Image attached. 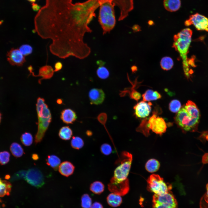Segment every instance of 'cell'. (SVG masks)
<instances>
[{
    "instance_id": "cell-41",
    "label": "cell",
    "mask_w": 208,
    "mask_h": 208,
    "mask_svg": "<svg viewBox=\"0 0 208 208\" xmlns=\"http://www.w3.org/2000/svg\"><path fill=\"white\" fill-rule=\"evenodd\" d=\"M90 208H103L102 205L98 202H95L92 204Z\"/></svg>"
},
{
    "instance_id": "cell-22",
    "label": "cell",
    "mask_w": 208,
    "mask_h": 208,
    "mask_svg": "<svg viewBox=\"0 0 208 208\" xmlns=\"http://www.w3.org/2000/svg\"><path fill=\"white\" fill-rule=\"evenodd\" d=\"M97 62V64L99 66L96 70L97 76L102 79L107 78L109 76V73L107 68L103 66L104 62L102 61L99 60Z\"/></svg>"
},
{
    "instance_id": "cell-25",
    "label": "cell",
    "mask_w": 208,
    "mask_h": 208,
    "mask_svg": "<svg viewBox=\"0 0 208 208\" xmlns=\"http://www.w3.org/2000/svg\"><path fill=\"white\" fill-rule=\"evenodd\" d=\"M160 164L157 160L152 159L148 160L146 164L145 167L148 172L152 173L157 171L160 167Z\"/></svg>"
},
{
    "instance_id": "cell-16",
    "label": "cell",
    "mask_w": 208,
    "mask_h": 208,
    "mask_svg": "<svg viewBox=\"0 0 208 208\" xmlns=\"http://www.w3.org/2000/svg\"><path fill=\"white\" fill-rule=\"evenodd\" d=\"M54 70L51 66L46 65L40 67L38 75H35L32 74L35 77H41L42 78L38 80V83L41 84V81L43 79H51L53 76Z\"/></svg>"
},
{
    "instance_id": "cell-38",
    "label": "cell",
    "mask_w": 208,
    "mask_h": 208,
    "mask_svg": "<svg viewBox=\"0 0 208 208\" xmlns=\"http://www.w3.org/2000/svg\"><path fill=\"white\" fill-rule=\"evenodd\" d=\"M131 96L132 98L138 101L140 99L141 96L139 92L134 90L132 92Z\"/></svg>"
},
{
    "instance_id": "cell-4",
    "label": "cell",
    "mask_w": 208,
    "mask_h": 208,
    "mask_svg": "<svg viewBox=\"0 0 208 208\" xmlns=\"http://www.w3.org/2000/svg\"><path fill=\"white\" fill-rule=\"evenodd\" d=\"M115 5L114 0H110L103 3L100 6L99 21L103 35L109 33L115 26Z\"/></svg>"
},
{
    "instance_id": "cell-6",
    "label": "cell",
    "mask_w": 208,
    "mask_h": 208,
    "mask_svg": "<svg viewBox=\"0 0 208 208\" xmlns=\"http://www.w3.org/2000/svg\"><path fill=\"white\" fill-rule=\"evenodd\" d=\"M156 113L154 112L151 116L148 119L144 120L138 127L139 131L146 137L150 135V130L161 135L166 131V122L163 118L157 116Z\"/></svg>"
},
{
    "instance_id": "cell-23",
    "label": "cell",
    "mask_w": 208,
    "mask_h": 208,
    "mask_svg": "<svg viewBox=\"0 0 208 208\" xmlns=\"http://www.w3.org/2000/svg\"><path fill=\"white\" fill-rule=\"evenodd\" d=\"M142 97L143 101H149L159 99L161 98V96L157 91L148 90L142 94Z\"/></svg>"
},
{
    "instance_id": "cell-32",
    "label": "cell",
    "mask_w": 208,
    "mask_h": 208,
    "mask_svg": "<svg viewBox=\"0 0 208 208\" xmlns=\"http://www.w3.org/2000/svg\"><path fill=\"white\" fill-rule=\"evenodd\" d=\"M81 206L83 208H90L92 205L91 198L88 194H84L81 198Z\"/></svg>"
},
{
    "instance_id": "cell-5",
    "label": "cell",
    "mask_w": 208,
    "mask_h": 208,
    "mask_svg": "<svg viewBox=\"0 0 208 208\" xmlns=\"http://www.w3.org/2000/svg\"><path fill=\"white\" fill-rule=\"evenodd\" d=\"M192 35V30L189 28H186L174 37L173 47L180 54L183 60V68L189 67L187 55L191 41Z\"/></svg>"
},
{
    "instance_id": "cell-40",
    "label": "cell",
    "mask_w": 208,
    "mask_h": 208,
    "mask_svg": "<svg viewBox=\"0 0 208 208\" xmlns=\"http://www.w3.org/2000/svg\"><path fill=\"white\" fill-rule=\"evenodd\" d=\"M62 67L63 65L62 62L59 61L57 62L55 64L54 72H57L60 71L62 69Z\"/></svg>"
},
{
    "instance_id": "cell-1",
    "label": "cell",
    "mask_w": 208,
    "mask_h": 208,
    "mask_svg": "<svg viewBox=\"0 0 208 208\" xmlns=\"http://www.w3.org/2000/svg\"><path fill=\"white\" fill-rule=\"evenodd\" d=\"M106 0L74 4L72 0H46L35 17L38 34L51 40L49 51L58 57L85 59L91 49L84 40V35L92 32L89 25L96 16V10Z\"/></svg>"
},
{
    "instance_id": "cell-15",
    "label": "cell",
    "mask_w": 208,
    "mask_h": 208,
    "mask_svg": "<svg viewBox=\"0 0 208 208\" xmlns=\"http://www.w3.org/2000/svg\"><path fill=\"white\" fill-rule=\"evenodd\" d=\"M88 95L91 103L97 105L101 104L103 102L105 96L102 89L96 88L91 89L89 92Z\"/></svg>"
},
{
    "instance_id": "cell-30",
    "label": "cell",
    "mask_w": 208,
    "mask_h": 208,
    "mask_svg": "<svg viewBox=\"0 0 208 208\" xmlns=\"http://www.w3.org/2000/svg\"><path fill=\"white\" fill-rule=\"evenodd\" d=\"M20 139L22 144L25 146H29L33 143V136L29 132H26L23 134Z\"/></svg>"
},
{
    "instance_id": "cell-26",
    "label": "cell",
    "mask_w": 208,
    "mask_h": 208,
    "mask_svg": "<svg viewBox=\"0 0 208 208\" xmlns=\"http://www.w3.org/2000/svg\"><path fill=\"white\" fill-rule=\"evenodd\" d=\"M73 135V131L68 126H64L62 127L60 129L58 136L61 139L65 140L70 139Z\"/></svg>"
},
{
    "instance_id": "cell-28",
    "label": "cell",
    "mask_w": 208,
    "mask_h": 208,
    "mask_svg": "<svg viewBox=\"0 0 208 208\" xmlns=\"http://www.w3.org/2000/svg\"><path fill=\"white\" fill-rule=\"evenodd\" d=\"M105 186L103 183L98 181H96L92 183L90 186V190L93 193L100 194L104 191Z\"/></svg>"
},
{
    "instance_id": "cell-17",
    "label": "cell",
    "mask_w": 208,
    "mask_h": 208,
    "mask_svg": "<svg viewBox=\"0 0 208 208\" xmlns=\"http://www.w3.org/2000/svg\"><path fill=\"white\" fill-rule=\"evenodd\" d=\"M77 118L76 113L70 109H64L61 112L60 118L64 123L66 124H73Z\"/></svg>"
},
{
    "instance_id": "cell-18",
    "label": "cell",
    "mask_w": 208,
    "mask_h": 208,
    "mask_svg": "<svg viewBox=\"0 0 208 208\" xmlns=\"http://www.w3.org/2000/svg\"><path fill=\"white\" fill-rule=\"evenodd\" d=\"M58 168L59 172L61 174L67 177L73 173L75 167L71 162L65 161L60 164Z\"/></svg>"
},
{
    "instance_id": "cell-24",
    "label": "cell",
    "mask_w": 208,
    "mask_h": 208,
    "mask_svg": "<svg viewBox=\"0 0 208 208\" xmlns=\"http://www.w3.org/2000/svg\"><path fill=\"white\" fill-rule=\"evenodd\" d=\"M47 164L55 171H57L60 164L61 160L57 156L54 155H48L46 159Z\"/></svg>"
},
{
    "instance_id": "cell-36",
    "label": "cell",
    "mask_w": 208,
    "mask_h": 208,
    "mask_svg": "<svg viewBox=\"0 0 208 208\" xmlns=\"http://www.w3.org/2000/svg\"><path fill=\"white\" fill-rule=\"evenodd\" d=\"M10 154L7 151L0 152V164L1 165H5L10 161Z\"/></svg>"
},
{
    "instance_id": "cell-12",
    "label": "cell",
    "mask_w": 208,
    "mask_h": 208,
    "mask_svg": "<svg viewBox=\"0 0 208 208\" xmlns=\"http://www.w3.org/2000/svg\"><path fill=\"white\" fill-rule=\"evenodd\" d=\"M7 60L10 64L22 66L26 62L25 57L18 49H12L7 54Z\"/></svg>"
},
{
    "instance_id": "cell-39",
    "label": "cell",
    "mask_w": 208,
    "mask_h": 208,
    "mask_svg": "<svg viewBox=\"0 0 208 208\" xmlns=\"http://www.w3.org/2000/svg\"><path fill=\"white\" fill-rule=\"evenodd\" d=\"M199 207L200 208H208V203L205 201L203 196L200 201Z\"/></svg>"
},
{
    "instance_id": "cell-45",
    "label": "cell",
    "mask_w": 208,
    "mask_h": 208,
    "mask_svg": "<svg viewBox=\"0 0 208 208\" xmlns=\"http://www.w3.org/2000/svg\"><path fill=\"white\" fill-rule=\"evenodd\" d=\"M32 159L34 160H37L39 159V157L38 155L35 153L33 154L31 156Z\"/></svg>"
},
{
    "instance_id": "cell-21",
    "label": "cell",
    "mask_w": 208,
    "mask_h": 208,
    "mask_svg": "<svg viewBox=\"0 0 208 208\" xmlns=\"http://www.w3.org/2000/svg\"><path fill=\"white\" fill-rule=\"evenodd\" d=\"M11 188L12 185L9 181L0 178V197L9 195Z\"/></svg>"
},
{
    "instance_id": "cell-48",
    "label": "cell",
    "mask_w": 208,
    "mask_h": 208,
    "mask_svg": "<svg viewBox=\"0 0 208 208\" xmlns=\"http://www.w3.org/2000/svg\"><path fill=\"white\" fill-rule=\"evenodd\" d=\"M27 0L28 1H29V2L32 3H34L35 2H36V0Z\"/></svg>"
},
{
    "instance_id": "cell-46",
    "label": "cell",
    "mask_w": 208,
    "mask_h": 208,
    "mask_svg": "<svg viewBox=\"0 0 208 208\" xmlns=\"http://www.w3.org/2000/svg\"><path fill=\"white\" fill-rule=\"evenodd\" d=\"M132 29L135 31H139L140 30V27L138 25H135L134 26Z\"/></svg>"
},
{
    "instance_id": "cell-29",
    "label": "cell",
    "mask_w": 208,
    "mask_h": 208,
    "mask_svg": "<svg viewBox=\"0 0 208 208\" xmlns=\"http://www.w3.org/2000/svg\"><path fill=\"white\" fill-rule=\"evenodd\" d=\"M160 65L162 68L164 70H169L173 66V60L171 58L168 57H164L161 61Z\"/></svg>"
},
{
    "instance_id": "cell-10",
    "label": "cell",
    "mask_w": 208,
    "mask_h": 208,
    "mask_svg": "<svg viewBox=\"0 0 208 208\" xmlns=\"http://www.w3.org/2000/svg\"><path fill=\"white\" fill-rule=\"evenodd\" d=\"M25 179L29 184L37 188L42 187L45 183L43 173L36 168H31L27 171Z\"/></svg>"
},
{
    "instance_id": "cell-33",
    "label": "cell",
    "mask_w": 208,
    "mask_h": 208,
    "mask_svg": "<svg viewBox=\"0 0 208 208\" xmlns=\"http://www.w3.org/2000/svg\"><path fill=\"white\" fill-rule=\"evenodd\" d=\"M181 107L180 102L178 100L174 99L172 100L169 105V110L173 113H177Z\"/></svg>"
},
{
    "instance_id": "cell-19",
    "label": "cell",
    "mask_w": 208,
    "mask_h": 208,
    "mask_svg": "<svg viewBox=\"0 0 208 208\" xmlns=\"http://www.w3.org/2000/svg\"><path fill=\"white\" fill-rule=\"evenodd\" d=\"M163 4L165 8L170 12L177 11L181 6V0H164Z\"/></svg>"
},
{
    "instance_id": "cell-2",
    "label": "cell",
    "mask_w": 208,
    "mask_h": 208,
    "mask_svg": "<svg viewBox=\"0 0 208 208\" xmlns=\"http://www.w3.org/2000/svg\"><path fill=\"white\" fill-rule=\"evenodd\" d=\"M200 116V111L196 104L189 100L177 112L174 119L183 132H194L197 130Z\"/></svg>"
},
{
    "instance_id": "cell-3",
    "label": "cell",
    "mask_w": 208,
    "mask_h": 208,
    "mask_svg": "<svg viewBox=\"0 0 208 208\" xmlns=\"http://www.w3.org/2000/svg\"><path fill=\"white\" fill-rule=\"evenodd\" d=\"M36 109L38 118V130L35 138L36 144L42 140L51 122L52 117L49 109L44 99L40 97L37 99Z\"/></svg>"
},
{
    "instance_id": "cell-42",
    "label": "cell",
    "mask_w": 208,
    "mask_h": 208,
    "mask_svg": "<svg viewBox=\"0 0 208 208\" xmlns=\"http://www.w3.org/2000/svg\"><path fill=\"white\" fill-rule=\"evenodd\" d=\"M202 163L203 164L208 163V153H205L203 156Z\"/></svg>"
},
{
    "instance_id": "cell-14",
    "label": "cell",
    "mask_w": 208,
    "mask_h": 208,
    "mask_svg": "<svg viewBox=\"0 0 208 208\" xmlns=\"http://www.w3.org/2000/svg\"><path fill=\"white\" fill-rule=\"evenodd\" d=\"M152 103L142 101L138 103L133 107L136 116L140 118H145L148 116L151 111Z\"/></svg>"
},
{
    "instance_id": "cell-20",
    "label": "cell",
    "mask_w": 208,
    "mask_h": 208,
    "mask_svg": "<svg viewBox=\"0 0 208 208\" xmlns=\"http://www.w3.org/2000/svg\"><path fill=\"white\" fill-rule=\"evenodd\" d=\"M107 201L108 205L111 207H117L121 204L122 199L121 196L112 193L107 196Z\"/></svg>"
},
{
    "instance_id": "cell-37",
    "label": "cell",
    "mask_w": 208,
    "mask_h": 208,
    "mask_svg": "<svg viewBox=\"0 0 208 208\" xmlns=\"http://www.w3.org/2000/svg\"><path fill=\"white\" fill-rule=\"evenodd\" d=\"M100 150L101 152L105 155H110L112 151L111 146L107 143L102 144L101 146Z\"/></svg>"
},
{
    "instance_id": "cell-34",
    "label": "cell",
    "mask_w": 208,
    "mask_h": 208,
    "mask_svg": "<svg viewBox=\"0 0 208 208\" xmlns=\"http://www.w3.org/2000/svg\"><path fill=\"white\" fill-rule=\"evenodd\" d=\"M24 56H26L31 54L33 52L32 47L28 44H23L20 47L19 49Z\"/></svg>"
},
{
    "instance_id": "cell-27",
    "label": "cell",
    "mask_w": 208,
    "mask_h": 208,
    "mask_svg": "<svg viewBox=\"0 0 208 208\" xmlns=\"http://www.w3.org/2000/svg\"><path fill=\"white\" fill-rule=\"evenodd\" d=\"M10 150L12 155L16 157H21L24 153L22 146L16 142H13L11 144Z\"/></svg>"
},
{
    "instance_id": "cell-44",
    "label": "cell",
    "mask_w": 208,
    "mask_h": 208,
    "mask_svg": "<svg viewBox=\"0 0 208 208\" xmlns=\"http://www.w3.org/2000/svg\"><path fill=\"white\" fill-rule=\"evenodd\" d=\"M206 192L203 195L205 201L208 203V183L206 185Z\"/></svg>"
},
{
    "instance_id": "cell-13",
    "label": "cell",
    "mask_w": 208,
    "mask_h": 208,
    "mask_svg": "<svg viewBox=\"0 0 208 208\" xmlns=\"http://www.w3.org/2000/svg\"><path fill=\"white\" fill-rule=\"evenodd\" d=\"M109 191L120 196L127 194L129 190L128 179L122 182L117 183H110L108 185Z\"/></svg>"
},
{
    "instance_id": "cell-11",
    "label": "cell",
    "mask_w": 208,
    "mask_h": 208,
    "mask_svg": "<svg viewBox=\"0 0 208 208\" xmlns=\"http://www.w3.org/2000/svg\"><path fill=\"white\" fill-rule=\"evenodd\" d=\"M186 26L193 25L198 30H204L208 32V18L199 13L190 16L185 22Z\"/></svg>"
},
{
    "instance_id": "cell-49",
    "label": "cell",
    "mask_w": 208,
    "mask_h": 208,
    "mask_svg": "<svg viewBox=\"0 0 208 208\" xmlns=\"http://www.w3.org/2000/svg\"><path fill=\"white\" fill-rule=\"evenodd\" d=\"M1 114L0 113V122L1 121Z\"/></svg>"
},
{
    "instance_id": "cell-8",
    "label": "cell",
    "mask_w": 208,
    "mask_h": 208,
    "mask_svg": "<svg viewBox=\"0 0 208 208\" xmlns=\"http://www.w3.org/2000/svg\"><path fill=\"white\" fill-rule=\"evenodd\" d=\"M148 190L157 195L167 193L172 189V185L166 183L163 179L159 175L152 174L147 180Z\"/></svg>"
},
{
    "instance_id": "cell-47",
    "label": "cell",
    "mask_w": 208,
    "mask_h": 208,
    "mask_svg": "<svg viewBox=\"0 0 208 208\" xmlns=\"http://www.w3.org/2000/svg\"><path fill=\"white\" fill-rule=\"evenodd\" d=\"M57 102L58 104H61L62 103V101L60 99H58L57 101Z\"/></svg>"
},
{
    "instance_id": "cell-9",
    "label": "cell",
    "mask_w": 208,
    "mask_h": 208,
    "mask_svg": "<svg viewBox=\"0 0 208 208\" xmlns=\"http://www.w3.org/2000/svg\"><path fill=\"white\" fill-rule=\"evenodd\" d=\"M153 208H177V203L170 191L161 194H154L153 197Z\"/></svg>"
},
{
    "instance_id": "cell-7",
    "label": "cell",
    "mask_w": 208,
    "mask_h": 208,
    "mask_svg": "<svg viewBox=\"0 0 208 208\" xmlns=\"http://www.w3.org/2000/svg\"><path fill=\"white\" fill-rule=\"evenodd\" d=\"M132 158V155L126 151L122 153L119 161L117 162H120V164L115 169L114 176L111 179L110 183H119L128 179Z\"/></svg>"
},
{
    "instance_id": "cell-35",
    "label": "cell",
    "mask_w": 208,
    "mask_h": 208,
    "mask_svg": "<svg viewBox=\"0 0 208 208\" xmlns=\"http://www.w3.org/2000/svg\"><path fill=\"white\" fill-rule=\"evenodd\" d=\"M27 171L22 170L15 173L11 177L10 181H14L22 179H25L27 174Z\"/></svg>"
},
{
    "instance_id": "cell-31",
    "label": "cell",
    "mask_w": 208,
    "mask_h": 208,
    "mask_svg": "<svg viewBox=\"0 0 208 208\" xmlns=\"http://www.w3.org/2000/svg\"><path fill=\"white\" fill-rule=\"evenodd\" d=\"M84 143L83 140L80 137L74 136L70 142L71 147L73 148L79 150L83 147Z\"/></svg>"
},
{
    "instance_id": "cell-43",
    "label": "cell",
    "mask_w": 208,
    "mask_h": 208,
    "mask_svg": "<svg viewBox=\"0 0 208 208\" xmlns=\"http://www.w3.org/2000/svg\"><path fill=\"white\" fill-rule=\"evenodd\" d=\"M32 8L34 11H38L41 8L40 6L38 4L34 3H32Z\"/></svg>"
}]
</instances>
